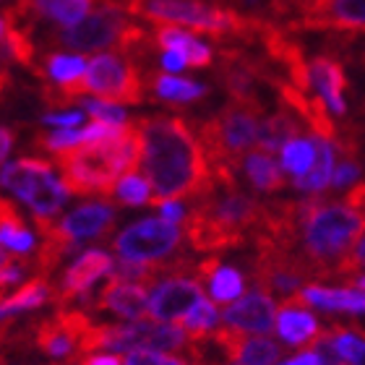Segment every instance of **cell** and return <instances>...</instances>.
<instances>
[{"label": "cell", "mask_w": 365, "mask_h": 365, "mask_svg": "<svg viewBox=\"0 0 365 365\" xmlns=\"http://www.w3.org/2000/svg\"><path fill=\"white\" fill-rule=\"evenodd\" d=\"M141 168L154 188V204L178 198H201L212 188V165L190 123L180 115L138 118Z\"/></svg>", "instance_id": "1"}, {"label": "cell", "mask_w": 365, "mask_h": 365, "mask_svg": "<svg viewBox=\"0 0 365 365\" xmlns=\"http://www.w3.org/2000/svg\"><path fill=\"white\" fill-rule=\"evenodd\" d=\"M347 287L350 289H358V292H365V274H352V277H347Z\"/></svg>", "instance_id": "47"}, {"label": "cell", "mask_w": 365, "mask_h": 365, "mask_svg": "<svg viewBox=\"0 0 365 365\" xmlns=\"http://www.w3.org/2000/svg\"><path fill=\"white\" fill-rule=\"evenodd\" d=\"M225 327L237 329V331H251V334H269L277 329V305L274 297L264 289H251L235 303H230L222 313Z\"/></svg>", "instance_id": "17"}, {"label": "cell", "mask_w": 365, "mask_h": 365, "mask_svg": "<svg viewBox=\"0 0 365 365\" xmlns=\"http://www.w3.org/2000/svg\"><path fill=\"white\" fill-rule=\"evenodd\" d=\"M264 107L251 102H235L220 107L212 118L198 123V138L206 149L209 165L240 170V162L253 146H259V130L264 123Z\"/></svg>", "instance_id": "7"}, {"label": "cell", "mask_w": 365, "mask_h": 365, "mask_svg": "<svg viewBox=\"0 0 365 365\" xmlns=\"http://www.w3.org/2000/svg\"><path fill=\"white\" fill-rule=\"evenodd\" d=\"M316 160H319V144H316V138H305V136L289 138L279 152L282 170L287 175H292V180L308 175L313 170V165H316Z\"/></svg>", "instance_id": "32"}, {"label": "cell", "mask_w": 365, "mask_h": 365, "mask_svg": "<svg viewBox=\"0 0 365 365\" xmlns=\"http://www.w3.org/2000/svg\"><path fill=\"white\" fill-rule=\"evenodd\" d=\"M365 235V212L350 204L303 198V220L297 232V253L313 279H342V269Z\"/></svg>", "instance_id": "2"}, {"label": "cell", "mask_w": 365, "mask_h": 365, "mask_svg": "<svg viewBox=\"0 0 365 365\" xmlns=\"http://www.w3.org/2000/svg\"><path fill=\"white\" fill-rule=\"evenodd\" d=\"M8 331H11V321H3V324H0V342L8 336Z\"/></svg>", "instance_id": "48"}, {"label": "cell", "mask_w": 365, "mask_h": 365, "mask_svg": "<svg viewBox=\"0 0 365 365\" xmlns=\"http://www.w3.org/2000/svg\"><path fill=\"white\" fill-rule=\"evenodd\" d=\"M0 248H6L11 256H31L37 248L34 232L24 225L19 209L6 198H0Z\"/></svg>", "instance_id": "27"}, {"label": "cell", "mask_w": 365, "mask_h": 365, "mask_svg": "<svg viewBox=\"0 0 365 365\" xmlns=\"http://www.w3.org/2000/svg\"><path fill=\"white\" fill-rule=\"evenodd\" d=\"M123 365H193L190 360L175 358L168 352H128Z\"/></svg>", "instance_id": "39"}, {"label": "cell", "mask_w": 365, "mask_h": 365, "mask_svg": "<svg viewBox=\"0 0 365 365\" xmlns=\"http://www.w3.org/2000/svg\"><path fill=\"white\" fill-rule=\"evenodd\" d=\"M316 144H319V160H316L313 170L308 173V175L295 178V180H292V185H295L300 193H308V196H321V193L331 185V180H334V170H336L334 141L316 138Z\"/></svg>", "instance_id": "31"}, {"label": "cell", "mask_w": 365, "mask_h": 365, "mask_svg": "<svg viewBox=\"0 0 365 365\" xmlns=\"http://www.w3.org/2000/svg\"><path fill=\"white\" fill-rule=\"evenodd\" d=\"M6 78H11V73H8L6 63H3V58H0V81H6Z\"/></svg>", "instance_id": "49"}, {"label": "cell", "mask_w": 365, "mask_h": 365, "mask_svg": "<svg viewBox=\"0 0 365 365\" xmlns=\"http://www.w3.org/2000/svg\"><path fill=\"white\" fill-rule=\"evenodd\" d=\"M300 295L308 305L324 308V311H347L365 313V292L350 287H321V284H305Z\"/></svg>", "instance_id": "29"}, {"label": "cell", "mask_w": 365, "mask_h": 365, "mask_svg": "<svg viewBox=\"0 0 365 365\" xmlns=\"http://www.w3.org/2000/svg\"><path fill=\"white\" fill-rule=\"evenodd\" d=\"M154 206L160 209L162 220L170 222V225H182V222H185V217H188L185 206L178 204V201H160V204H154Z\"/></svg>", "instance_id": "41"}, {"label": "cell", "mask_w": 365, "mask_h": 365, "mask_svg": "<svg viewBox=\"0 0 365 365\" xmlns=\"http://www.w3.org/2000/svg\"><path fill=\"white\" fill-rule=\"evenodd\" d=\"M201 300H204V287L196 277H188V274L165 277L154 284V292L149 295V319L162 324H173V321L180 324Z\"/></svg>", "instance_id": "15"}, {"label": "cell", "mask_w": 365, "mask_h": 365, "mask_svg": "<svg viewBox=\"0 0 365 365\" xmlns=\"http://www.w3.org/2000/svg\"><path fill=\"white\" fill-rule=\"evenodd\" d=\"M42 120L55 128H78L84 123V110H61V113H47Z\"/></svg>", "instance_id": "40"}, {"label": "cell", "mask_w": 365, "mask_h": 365, "mask_svg": "<svg viewBox=\"0 0 365 365\" xmlns=\"http://www.w3.org/2000/svg\"><path fill=\"white\" fill-rule=\"evenodd\" d=\"M76 365H123V360L118 355H84Z\"/></svg>", "instance_id": "46"}, {"label": "cell", "mask_w": 365, "mask_h": 365, "mask_svg": "<svg viewBox=\"0 0 365 365\" xmlns=\"http://www.w3.org/2000/svg\"><path fill=\"white\" fill-rule=\"evenodd\" d=\"M133 16H144L157 26H182L190 31H204L214 39H235L259 45L269 21L248 19L227 6H214L209 0H138Z\"/></svg>", "instance_id": "5"}, {"label": "cell", "mask_w": 365, "mask_h": 365, "mask_svg": "<svg viewBox=\"0 0 365 365\" xmlns=\"http://www.w3.org/2000/svg\"><path fill=\"white\" fill-rule=\"evenodd\" d=\"M277 331L287 344L292 347H303L308 350L316 339L321 336L324 329L319 327V321L308 311V303L303 300V295L287 297L279 303V313H277Z\"/></svg>", "instance_id": "20"}, {"label": "cell", "mask_w": 365, "mask_h": 365, "mask_svg": "<svg viewBox=\"0 0 365 365\" xmlns=\"http://www.w3.org/2000/svg\"><path fill=\"white\" fill-rule=\"evenodd\" d=\"M53 42L71 53H105V50H118V53H146L154 45V37L146 34L138 24L125 19V11L113 6H102L91 11L86 19L68 26V29L55 31Z\"/></svg>", "instance_id": "8"}, {"label": "cell", "mask_w": 365, "mask_h": 365, "mask_svg": "<svg viewBox=\"0 0 365 365\" xmlns=\"http://www.w3.org/2000/svg\"><path fill=\"white\" fill-rule=\"evenodd\" d=\"M146 89L152 91L157 99L170 102V105H188V102H196V99L209 94V89L204 84L175 76V73H165V71L162 73H149Z\"/></svg>", "instance_id": "28"}, {"label": "cell", "mask_w": 365, "mask_h": 365, "mask_svg": "<svg viewBox=\"0 0 365 365\" xmlns=\"http://www.w3.org/2000/svg\"><path fill=\"white\" fill-rule=\"evenodd\" d=\"M217 324H220L217 305H214V300H206L204 297L178 327H182V331L190 336V342L198 344V342H209V336L217 331Z\"/></svg>", "instance_id": "33"}, {"label": "cell", "mask_w": 365, "mask_h": 365, "mask_svg": "<svg viewBox=\"0 0 365 365\" xmlns=\"http://www.w3.org/2000/svg\"><path fill=\"white\" fill-rule=\"evenodd\" d=\"M115 198H118L123 206H152L154 188H152V182H149V178L138 175V173H130V175L120 178L118 188H115Z\"/></svg>", "instance_id": "36"}, {"label": "cell", "mask_w": 365, "mask_h": 365, "mask_svg": "<svg viewBox=\"0 0 365 365\" xmlns=\"http://www.w3.org/2000/svg\"><path fill=\"white\" fill-rule=\"evenodd\" d=\"M160 66H162V71H165V73H180L182 68H188V63L182 61L180 55L168 53V50L160 55Z\"/></svg>", "instance_id": "43"}, {"label": "cell", "mask_w": 365, "mask_h": 365, "mask_svg": "<svg viewBox=\"0 0 365 365\" xmlns=\"http://www.w3.org/2000/svg\"><path fill=\"white\" fill-rule=\"evenodd\" d=\"M206 284H209V295H212L214 303L230 305V303H235L237 297L245 295L243 292L245 289L243 274L232 267H220L212 277H209Z\"/></svg>", "instance_id": "34"}, {"label": "cell", "mask_w": 365, "mask_h": 365, "mask_svg": "<svg viewBox=\"0 0 365 365\" xmlns=\"http://www.w3.org/2000/svg\"><path fill=\"white\" fill-rule=\"evenodd\" d=\"M91 327H94V321L89 319V313H84L81 308H63L34 327V344L47 358L76 365L84 358L81 344Z\"/></svg>", "instance_id": "12"}, {"label": "cell", "mask_w": 365, "mask_h": 365, "mask_svg": "<svg viewBox=\"0 0 365 365\" xmlns=\"http://www.w3.org/2000/svg\"><path fill=\"white\" fill-rule=\"evenodd\" d=\"M84 113L91 115L99 123H110V125H125L128 115L123 110V105L115 102H105V99H84Z\"/></svg>", "instance_id": "38"}, {"label": "cell", "mask_w": 365, "mask_h": 365, "mask_svg": "<svg viewBox=\"0 0 365 365\" xmlns=\"http://www.w3.org/2000/svg\"><path fill=\"white\" fill-rule=\"evenodd\" d=\"M185 232L180 225H170L162 217L138 220L133 225L118 232L113 240V251L123 261H136V264H170L178 259L180 243Z\"/></svg>", "instance_id": "11"}, {"label": "cell", "mask_w": 365, "mask_h": 365, "mask_svg": "<svg viewBox=\"0 0 365 365\" xmlns=\"http://www.w3.org/2000/svg\"><path fill=\"white\" fill-rule=\"evenodd\" d=\"M329 339H331V347H334L336 358L347 360L350 365H363L365 360V336L358 331H350L344 327H331L327 329Z\"/></svg>", "instance_id": "35"}, {"label": "cell", "mask_w": 365, "mask_h": 365, "mask_svg": "<svg viewBox=\"0 0 365 365\" xmlns=\"http://www.w3.org/2000/svg\"><path fill=\"white\" fill-rule=\"evenodd\" d=\"M81 97H97L115 105H141L146 99V78L136 61L118 53H97L76 86H45V102L61 113Z\"/></svg>", "instance_id": "6"}, {"label": "cell", "mask_w": 365, "mask_h": 365, "mask_svg": "<svg viewBox=\"0 0 365 365\" xmlns=\"http://www.w3.org/2000/svg\"><path fill=\"white\" fill-rule=\"evenodd\" d=\"M311 78L313 89L324 102L329 105V110L334 115L347 113V102H344V89H347V78H344L342 63L329 55H319L311 63Z\"/></svg>", "instance_id": "23"}, {"label": "cell", "mask_w": 365, "mask_h": 365, "mask_svg": "<svg viewBox=\"0 0 365 365\" xmlns=\"http://www.w3.org/2000/svg\"><path fill=\"white\" fill-rule=\"evenodd\" d=\"M115 269L113 256L102 248H89L71 264L61 277V284L53 287V303L58 311L68 308L73 300H89V289L102 277H110Z\"/></svg>", "instance_id": "14"}, {"label": "cell", "mask_w": 365, "mask_h": 365, "mask_svg": "<svg viewBox=\"0 0 365 365\" xmlns=\"http://www.w3.org/2000/svg\"><path fill=\"white\" fill-rule=\"evenodd\" d=\"M34 144H37V149H45V152L58 157V154H66L81 146V128H55L50 133L45 130V133H39Z\"/></svg>", "instance_id": "37"}, {"label": "cell", "mask_w": 365, "mask_h": 365, "mask_svg": "<svg viewBox=\"0 0 365 365\" xmlns=\"http://www.w3.org/2000/svg\"><path fill=\"white\" fill-rule=\"evenodd\" d=\"M264 204L243 193L237 182L214 180L212 188L198 198L185 217L182 232L193 251L220 253L245 245L256 232Z\"/></svg>", "instance_id": "3"}, {"label": "cell", "mask_w": 365, "mask_h": 365, "mask_svg": "<svg viewBox=\"0 0 365 365\" xmlns=\"http://www.w3.org/2000/svg\"><path fill=\"white\" fill-rule=\"evenodd\" d=\"M97 350L115 352H193L190 336L178 324L144 319L130 324H94L86 334L81 352L91 355Z\"/></svg>", "instance_id": "10"}, {"label": "cell", "mask_w": 365, "mask_h": 365, "mask_svg": "<svg viewBox=\"0 0 365 365\" xmlns=\"http://www.w3.org/2000/svg\"><path fill=\"white\" fill-rule=\"evenodd\" d=\"M115 220L118 212L105 201H91L73 209L71 214H66L61 222H55V232L68 240L71 245L81 243V240H99L107 237L115 230Z\"/></svg>", "instance_id": "18"}, {"label": "cell", "mask_w": 365, "mask_h": 365, "mask_svg": "<svg viewBox=\"0 0 365 365\" xmlns=\"http://www.w3.org/2000/svg\"><path fill=\"white\" fill-rule=\"evenodd\" d=\"M91 6H94V0H14V6L6 11L21 21L37 16V19L58 24L61 29H68L89 16Z\"/></svg>", "instance_id": "21"}, {"label": "cell", "mask_w": 365, "mask_h": 365, "mask_svg": "<svg viewBox=\"0 0 365 365\" xmlns=\"http://www.w3.org/2000/svg\"><path fill=\"white\" fill-rule=\"evenodd\" d=\"M329 365H350V363H329Z\"/></svg>", "instance_id": "51"}, {"label": "cell", "mask_w": 365, "mask_h": 365, "mask_svg": "<svg viewBox=\"0 0 365 365\" xmlns=\"http://www.w3.org/2000/svg\"><path fill=\"white\" fill-rule=\"evenodd\" d=\"M292 31H329L339 37L365 34V0H313L308 14L287 24Z\"/></svg>", "instance_id": "13"}, {"label": "cell", "mask_w": 365, "mask_h": 365, "mask_svg": "<svg viewBox=\"0 0 365 365\" xmlns=\"http://www.w3.org/2000/svg\"><path fill=\"white\" fill-rule=\"evenodd\" d=\"M240 170H243L245 180L251 182L253 190L259 193H277L287 185V178H284V170L277 165L274 154L261 152V149H253L243 157L240 162Z\"/></svg>", "instance_id": "25"}, {"label": "cell", "mask_w": 365, "mask_h": 365, "mask_svg": "<svg viewBox=\"0 0 365 365\" xmlns=\"http://www.w3.org/2000/svg\"><path fill=\"white\" fill-rule=\"evenodd\" d=\"M53 300V287H50V277H34L26 284L16 289L14 295L0 297V324L11 321V316L21 311H34L39 305Z\"/></svg>", "instance_id": "30"}, {"label": "cell", "mask_w": 365, "mask_h": 365, "mask_svg": "<svg viewBox=\"0 0 365 365\" xmlns=\"http://www.w3.org/2000/svg\"><path fill=\"white\" fill-rule=\"evenodd\" d=\"M344 204L355 206L360 212H365V180L363 182H355L347 193H344Z\"/></svg>", "instance_id": "44"}, {"label": "cell", "mask_w": 365, "mask_h": 365, "mask_svg": "<svg viewBox=\"0 0 365 365\" xmlns=\"http://www.w3.org/2000/svg\"><path fill=\"white\" fill-rule=\"evenodd\" d=\"M154 45L160 47L162 53L168 50V53H178L182 61L188 63L190 68H209L214 63V50L206 42L196 37V34H190L188 29H182V26H154Z\"/></svg>", "instance_id": "22"}, {"label": "cell", "mask_w": 365, "mask_h": 365, "mask_svg": "<svg viewBox=\"0 0 365 365\" xmlns=\"http://www.w3.org/2000/svg\"><path fill=\"white\" fill-rule=\"evenodd\" d=\"M209 342L222 352V358L232 360L237 365H277L282 358V347L269 336H248L237 329H217Z\"/></svg>", "instance_id": "16"}, {"label": "cell", "mask_w": 365, "mask_h": 365, "mask_svg": "<svg viewBox=\"0 0 365 365\" xmlns=\"http://www.w3.org/2000/svg\"><path fill=\"white\" fill-rule=\"evenodd\" d=\"M61 165V180L76 196H115L120 178L136 173L141 165V130L128 123L120 136L110 141L81 144L55 157Z\"/></svg>", "instance_id": "4"}, {"label": "cell", "mask_w": 365, "mask_h": 365, "mask_svg": "<svg viewBox=\"0 0 365 365\" xmlns=\"http://www.w3.org/2000/svg\"><path fill=\"white\" fill-rule=\"evenodd\" d=\"M89 63L81 58L78 53H47L42 61L37 63L34 73L50 81V86L66 89V86H76L84 78Z\"/></svg>", "instance_id": "26"}, {"label": "cell", "mask_w": 365, "mask_h": 365, "mask_svg": "<svg viewBox=\"0 0 365 365\" xmlns=\"http://www.w3.org/2000/svg\"><path fill=\"white\" fill-rule=\"evenodd\" d=\"M0 185L29 206L39 232L53 227L58 222L55 217L68 196L66 182L61 178H55L53 162L42 160V157H21V160L3 165L0 168Z\"/></svg>", "instance_id": "9"}, {"label": "cell", "mask_w": 365, "mask_h": 365, "mask_svg": "<svg viewBox=\"0 0 365 365\" xmlns=\"http://www.w3.org/2000/svg\"><path fill=\"white\" fill-rule=\"evenodd\" d=\"M358 269H365V235L360 237V243L355 245V251L350 253V259H347V264H344L342 279H347V277H352V274H358Z\"/></svg>", "instance_id": "42"}, {"label": "cell", "mask_w": 365, "mask_h": 365, "mask_svg": "<svg viewBox=\"0 0 365 365\" xmlns=\"http://www.w3.org/2000/svg\"><path fill=\"white\" fill-rule=\"evenodd\" d=\"M14 141H16L14 130L6 128V125H0V165H3V162H6V157L11 154V149H14Z\"/></svg>", "instance_id": "45"}, {"label": "cell", "mask_w": 365, "mask_h": 365, "mask_svg": "<svg viewBox=\"0 0 365 365\" xmlns=\"http://www.w3.org/2000/svg\"><path fill=\"white\" fill-rule=\"evenodd\" d=\"M94 311H110L120 319L144 321L149 319V292L144 284L107 277V284L94 300Z\"/></svg>", "instance_id": "19"}, {"label": "cell", "mask_w": 365, "mask_h": 365, "mask_svg": "<svg viewBox=\"0 0 365 365\" xmlns=\"http://www.w3.org/2000/svg\"><path fill=\"white\" fill-rule=\"evenodd\" d=\"M305 123L300 120V115L287 105H279L272 115L264 118L259 130V149L261 152H282V146L287 144L289 138H297L303 130Z\"/></svg>", "instance_id": "24"}, {"label": "cell", "mask_w": 365, "mask_h": 365, "mask_svg": "<svg viewBox=\"0 0 365 365\" xmlns=\"http://www.w3.org/2000/svg\"><path fill=\"white\" fill-rule=\"evenodd\" d=\"M3 39H6V19L0 16V42H3Z\"/></svg>", "instance_id": "50"}]
</instances>
